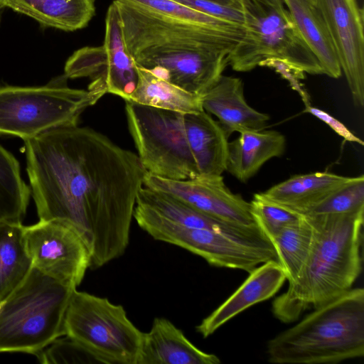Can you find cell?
Instances as JSON below:
<instances>
[{
  "mask_svg": "<svg viewBox=\"0 0 364 364\" xmlns=\"http://www.w3.org/2000/svg\"><path fill=\"white\" fill-rule=\"evenodd\" d=\"M24 141L39 220L75 227L91 249V269L122 256L147 173L138 155L77 125L53 128Z\"/></svg>",
  "mask_w": 364,
  "mask_h": 364,
  "instance_id": "6da1fadb",
  "label": "cell"
},
{
  "mask_svg": "<svg viewBox=\"0 0 364 364\" xmlns=\"http://www.w3.org/2000/svg\"><path fill=\"white\" fill-rule=\"evenodd\" d=\"M126 48L136 66L203 96L229 65L244 25L174 0H113Z\"/></svg>",
  "mask_w": 364,
  "mask_h": 364,
  "instance_id": "7a4b0ae2",
  "label": "cell"
},
{
  "mask_svg": "<svg viewBox=\"0 0 364 364\" xmlns=\"http://www.w3.org/2000/svg\"><path fill=\"white\" fill-rule=\"evenodd\" d=\"M306 217L314 229L309 255L286 291L272 303L274 316L284 323L294 322L305 311L350 290L362 269L364 211Z\"/></svg>",
  "mask_w": 364,
  "mask_h": 364,
  "instance_id": "3957f363",
  "label": "cell"
},
{
  "mask_svg": "<svg viewBox=\"0 0 364 364\" xmlns=\"http://www.w3.org/2000/svg\"><path fill=\"white\" fill-rule=\"evenodd\" d=\"M277 364L338 363L364 355V289H351L313 309L267 345Z\"/></svg>",
  "mask_w": 364,
  "mask_h": 364,
  "instance_id": "277c9868",
  "label": "cell"
},
{
  "mask_svg": "<svg viewBox=\"0 0 364 364\" xmlns=\"http://www.w3.org/2000/svg\"><path fill=\"white\" fill-rule=\"evenodd\" d=\"M75 289L33 266L4 299L0 310V353L36 355L65 336L66 311Z\"/></svg>",
  "mask_w": 364,
  "mask_h": 364,
  "instance_id": "5b68a950",
  "label": "cell"
},
{
  "mask_svg": "<svg viewBox=\"0 0 364 364\" xmlns=\"http://www.w3.org/2000/svg\"><path fill=\"white\" fill-rule=\"evenodd\" d=\"M63 75L41 87H0V134L24 141L49 129L77 125L80 114L105 93L68 86Z\"/></svg>",
  "mask_w": 364,
  "mask_h": 364,
  "instance_id": "8992f818",
  "label": "cell"
},
{
  "mask_svg": "<svg viewBox=\"0 0 364 364\" xmlns=\"http://www.w3.org/2000/svg\"><path fill=\"white\" fill-rule=\"evenodd\" d=\"M245 36L229 56V65L248 72L268 59H279L311 75L323 69L296 28L284 3L250 0L242 6Z\"/></svg>",
  "mask_w": 364,
  "mask_h": 364,
  "instance_id": "52a82bcc",
  "label": "cell"
},
{
  "mask_svg": "<svg viewBox=\"0 0 364 364\" xmlns=\"http://www.w3.org/2000/svg\"><path fill=\"white\" fill-rule=\"evenodd\" d=\"M65 332L99 363L137 364L143 332L122 306L107 298L75 289L66 311Z\"/></svg>",
  "mask_w": 364,
  "mask_h": 364,
  "instance_id": "ba28073f",
  "label": "cell"
},
{
  "mask_svg": "<svg viewBox=\"0 0 364 364\" xmlns=\"http://www.w3.org/2000/svg\"><path fill=\"white\" fill-rule=\"evenodd\" d=\"M129 133L146 171L185 180L198 176L185 129L184 113L125 100Z\"/></svg>",
  "mask_w": 364,
  "mask_h": 364,
  "instance_id": "9c48e42d",
  "label": "cell"
},
{
  "mask_svg": "<svg viewBox=\"0 0 364 364\" xmlns=\"http://www.w3.org/2000/svg\"><path fill=\"white\" fill-rule=\"evenodd\" d=\"M134 218L154 240L193 252L210 264L250 273L268 261L279 262L271 241L255 242L206 229L191 228L171 223L151 210L135 205Z\"/></svg>",
  "mask_w": 364,
  "mask_h": 364,
  "instance_id": "30bf717a",
  "label": "cell"
},
{
  "mask_svg": "<svg viewBox=\"0 0 364 364\" xmlns=\"http://www.w3.org/2000/svg\"><path fill=\"white\" fill-rule=\"evenodd\" d=\"M64 71L68 78L89 77L88 89L129 100L138 81L137 68L126 48L114 1L107 11L102 45L75 51L66 61Z\"/></svg>",
  "mask_w": 364,
  "mask_h": 364,
  "instance_id": "8fae6325",
  "label": "cell"
},
{
  "mask_svg": "<svg viewBox=\"0 0 364 364\" xmlns=\"http://www.w3.org/2000/svg\"><path fill=\"white\" fill-rule=\"evenodd\" d=\"M24 239L33 266L65 284L78 287L90 268L92 252L85 237L73 225L41 220L24 226Z\"/></svg>",
  "mask_w": 364,
  "mask_h": 364,
  "instance_id": "7c38bea8",
  "label": "cell"
},
{
  "mask_svg": "<svg viewBox=\"0 0 364 364\" xmlns=\"http://www.w3.org/2000/svg\"><path fill=\"white\" fill-rule=\"evenodd\" d=\"M331 38L353 102L364 105V15L357 0H314Z\"/></svg>",
  "mask_w": 364,
  "mask_h": 364,
  "instance_id": "4fadbf2b",
  "label": "cell"
},
{
  "mask_svg": "<svg viewBox=\"0 0 364 364\" xmlns=\"http://www.w3.org/2000/svg\"><path fill=\"white\" fill-rule=\"evenodd\" d=\"M144 186L168 193L219 220L243 226L257 225L250 203L232 193L224 183L223 176L172 180L147 172Z\"/></svg>",
  "mask_w": 364,
  "mask_h": 364,
  "instance_id": "5bb4252c",
  "label": "cell"
},
{
  "mask_svg": "<svg viewBox=\"0 0 364 364\" xmlns=\"http://www.w3.org/2000/svg\"><path fill=\"white\" fill-rule=\"evenodd\" d=\"M249 274L236 291L196 326L203 338L247 309L274 296L287 280L281 264L274 260L259 265Z\"/></svg>",
  "mask_w": 364,
  "mask_h": 364,
  "instance_id": "9a60e30c",
  "label": "cell"
},
{
  "mask_svg": "<svg viewBox=\"0 0 364 364\" xmlns=\"http://www.w3.org/2000/svg\"><path fill=\"white\" fill-rule=\"evenodd\" d=\"M136 204L151 210L171 223L186 228L213 230L250 242L270 240L257 225L243 226L219 220L168 193L145 186L139 190Z\"/></svg>",
  "mask_w": 364,
  "mask_h": 364,
  "instance_id": "2e32d148",
  "label": "cell"
},
{
  "mask_svg": "<svg viewBox=\"0 0 364 364\" xmlns=\"http://www.w3.org/2000/svg\"><path fill=\"white\" fill-rule=\"evenodd\" d=\"M203 110L215 115L229 136L232 132L263 130L269 119L247 104L242 80L221 75L216 83L202 96Z\"/></svg>",
  "mask_w": 364,
  "mask_h": 364,
  "instance_id": "e0dca14e",
  "label": "cell"
},
{
  "mask_svg": "<svg viewBox=\"0 0 364 364\" xmlns=\"http://www.w3.org/2000/svg\"><path fill=\"white\" fill-rule=\"evenodd\" d=\"M220 358L194 346L183 331L165 318H155L143 333L137 364H218Z\"/></svg>",
  "mask_w": 364,
  "mask_h": 364,
  "instance_id": "ac0fdd59",
  "label": "cell"
},
{
  "mask_svg": "<svg viewBox=\"0 0 364 364\" xmlns=\"http://www.w3.org/2000/svg\"><path fill=\"white\" fill-rule=\"evenodd\" d=\"M184 124L198 176H222L227 168L229 141L221 125L205 110L184 114Z\"/></svg>",
  "mask_w": 364,
  "mask_h": 364,
  "instance_id": "d6986e66",
  "label": "cell"
},
{
  "mask_svg": "<svg viewBox=\"0 0 364 364\" xmlns=\"http://www.w3.org/2000/svg\"><path fill=\"white\" fill-rule=\"evenodd\" d=\"M285 136L274 130L244 132L229 142L226 171L241 182H247L269 159L282 156Z\"/></svg>",
  "mask_w": 364,
  "mask_h": 364,
  "instance_id": "ffe728a7",
  "label": "cell"
},
{
  "mask_svg": "<svg viewBox=\"0 0 364 364\" xmlns=\"http://www.w3.org/2000/svg\"><path fill=\"white\" fill-rule=\"evenodd\" d=\"M0 4L33 18L42 27L64 31L84 28L95 14L94 0H0Z\"/></svg>",
  "mask_w": 364,
  "mask_h": 364,
  "instance_id": "44dd1931",
  "label": "cell"
},
{
  "mask_svg": "<svg viewBox=\"0 0 364 364\" xmlns=\"http://www.w3.org/2000/svg\"><path fill=\"white\" fill-rule=\"evenodd\" d=\"M323 74L338 78L339 61L323 17L314 0H282Z\"/></svg>",
  "mask_w": 364,
  "mask_h": 364,
  "instance_id": "7402d4cb",
  "label": "cell"
},
{
  "mask_svg": "<svg viewBox=\"0 0 364 364\" xmlns=\"http://www.w3.org/2000/svg\"><path fill=\"white\" fill-rule=\"evenodd\" d=\"M351 178L329 172L299 174L261 193L267 199L300 214Z\"/></svg>",
  "mask_w": 364,
  "mask_h": 364,
  "instance_id": "603a6c76",
  "label": "cell"
},
{
  "mask_svg": "<svg viewBox=\"0 0 364 364\" xmlns=\"http://www.w3.org/2000/svg\"><path fill=\"white\" fill-rule=\"evenodd\" d=\"M138 81L129 101L181 113L203 110L202 96L189 92L138 66Z\"/></svg>",
  "mask_w": 364,
  "mask_h": 364,
  "instance_id": "cb8c5ba5",
  "label": "cell"
},
{
  "mask_svg": "<svg viewBox=\"0 0 364 364\" xmlns=\"http://www.w3.org/2000/svg\"><path fill=\"white\" fill-rule=\"evenodd\" d=\"M33 267L21 222L0 220V301L24 279Z\"/></svg>",
  "mask_w": 364,
  "mask_h": 364,
  "instance_id": "d4e9b609",
  "label": "cell"
},
{
  "mask_svg": "<svg viewBox=\"0 0 364 364\" xmlns=\"http://www.w3.org/2000/svg\"><path fill=\"white\" fill-rule=\"evenodd\" d=\"M314 235L311 222L302 215L298 222L269 238L288 283L294 280L304 265L312 246Z\"/></svg>",
  "mask_w": 364,
  "mask_h": 364,
  "instance_id": "484cf974",
  "label": "cell"
},
{
  "mask_svg": "<svg viewBox=\"0 0 364 364\" xmlns=\"http://www.w3.org/2000/svg\"><path fill=\"white\" fill-rule=\"evenodd\" d=\"M31 193L18 161L0 144V220L21 222Z\"/></svg>",
  "mask_w": 364,
  "mask_h": 364,
  "instance_id": "4316f807",
  "label": "cell"
},
{
  "mask_svg": "<svg viewBox=\"0 0 364 364\" xmlns=\"http://www.w3.org/2000/svg\"><path fill=\"white\" fill-rule=\"evenodd\" d=\"M364 211V176L351 180L304 209L305 216H326L351 214Z\"/></svg>",
  "mask_w": 364,
  "mask_h": 364,
  "instance_id": "83f0119b",
  "label": "cell"
},
{
  "mask_svg": "<svg viewBox=\"0 0 364 364\" xmlns=\"http://www.w3.org/2000/svg\"><path fill=\"white\" fill-rule=\"evenodd\" d=\"M250 205L255 223L269 239L302 218L299 213L267 199L261 193L254 195Z\"/></svg>",
  "mask_w": 364,
  "mask_h": 364,
  "instance_id": "f1b7e54d",
  "label": "cell"
},
{
  "mask_svg": "<svg viewBox=\"0 0 364 364\" xmlns=\"http://www.w3.org/2000/svg\"><path fill=\"white\" fill-rule=\"evenodd\" d=\"M36 356L44 364L99 363L81 345L66 336L54 341Z\"/></svg>",
  "mask_w": 364,
  "mask_h": 364,
  "instance_id": "f546056e",
  "label": "cell"
},
{
  "mask_svg": "<svg viewBox=\"0 0 364 364\" xmlns=\"http://www.w3.org/2000/svg\"><path fill=\"white\" fill-rule=\"evenodd\" d=\"M193 9L223 19L243 25L245 15L242 8L225 6L208 0H174Z\"/></svg>",
  "mask_w": 364,
  "mask_h": 364,
  "instance_id": "4dcf8cb0",
  "label": "cell"
},
{
  "mask_svg": "<svg viewBox=\"0 0 364 364\" xmlns=\"http://www.w3.org/2000/svg\"><path fill=\"white\" fill-rule=\"evenodd\" d=\"M259 66L274 70L288 81L291 87L299 95L305 106L311 105L309 95L301 82L304 79L303 71L285 61L274 58L263 61Z\"/></svg>",
  "mask_w": 364,
  "mask_h": 364,
  "instance_id": "1f68e13d",
  "label": "cell"
},
{
  "mask_svg": "<svg viewBox=\"0 0 364 364\" xmlns=\"http://www.w3.org/2000/svg\"><path fill=\"white\" fill-rule=\"evenodd\" d=\"M305 112H308L329 126L336 134L346 141L355 142L361 146L364 144L362 139L354 135L341 122L326 112L311 106H305Z\"/></svg>",
  "mask_w": 364,
  "mask_h": 364,
  "instance_id": "d6a6232c",
  "label": "cell"
},
{
  "mask_svg": "<svg viewBox=\"0 0 364 364\" xmlns=\"http://www.w3.org/2000/svg\"><path fill=\"white\" fill-rule=\"evenodd\" d=\"M223 5L242 8V5L237 0H208Z\"/></svg>",
  "mask_w": 364,
  "mask_h": 364,
  "instance_id": "836d02e7",
  "label": "cell"
},
{
  "mask_svg": "<svg viewBox=\"0 0 364 364\" xmlns=\"http://www.w3.org/2000/svg\"><path fill=\"white\" fill-rule=\"evenodd\" d=\"M241 5L242 6L246 4L247 1H249L250 0H237ZM264 1H270V2H272V3H276V4H281V3H283V1L282 0H264Z\"/></svg>",
  "mask_w": 364,
  "mask_h": 364,
  "instance_id": "e575fe53",
  "label": "cell"
},
{
  "mask_svg": "<svg viewBox=\"0 0 364 364\" xmlns=\"http://www.w3.org/2000/svg\"><path fill=\"white\" fill-rule=\"evenodd\" d=\"M5 8H4L1 4H0V24H1V18H2V14H3V11H4V9Z\"/></svg>",
  "mask_w": 364,
  "mask_h": 364,
  "instance_id": "d590c367",
  "label": "cell"
},
{
  "mask_svg": "<svg viewBox=\"0 0 364 364\" xmlns=\"http://www.w3.org/2000/svg\"><path fill=\"white\" fill-rule=\"evenodd\" d=\"M3 304H4V300H2L1 301H0V310H1V307H2V306H3Z\"/></svg>",
  "mask_w": 364,
  "mask_h": 364,
  "instance_id": "8d00e7d4",
  "label": "cell"
}]
</instances>
